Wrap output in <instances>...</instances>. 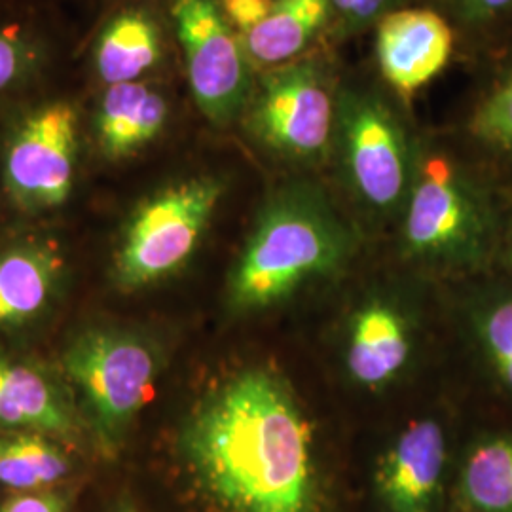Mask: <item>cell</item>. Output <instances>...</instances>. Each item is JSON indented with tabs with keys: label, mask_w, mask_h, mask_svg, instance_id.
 I'll return each mask as SVG.
<instances>
[{
	"label": "cell",
	"mask_w": 512,
	"mask_h": 512,
	"mask_svg": "<svg viewBox=\"0 0 512 512\" xmlns=\"http://www.w3.org/2000/svg\"><path fill=\"white\" fill-rule=\"evenodd\" d=\"M401 215L404 255L458 274L492 264L509 217L494 177L442 148L416 150Z\"/></svg>",
	"instance_id": "3957f363"
},
{
	"label": "cell",
	"mask_w": 512,
	"mask_h": 512,
	"mask_svg": "<svg viewBox=\"0 0 512 512\" xmlns=\"http://www.w3.org/2000/svg\"><path fill=\"white\" fill-rule=\"evenodd\" d=\"M73 471L57 440L38 433H0V486L19 492L50 490Z\"/></svg>",
	"instance_id": "d6986e66"
},
{
	"label": "cell",
	"mask_w": 512,
	"mask_h": 512,
	"mask_svg": "<svg viewBox=\"0 0 512 512\" xmlns=\"http://www.w3.org/2000/svg\"><path fill=\"white\" fill-rule=\"evenodd\" d=\"M461 497L473 512H512V435L486 437L469 450Z\"/></svg>",
	"instance_id": "ffe728a7"
},
{
	"label": "cell",
	"mask_w": 512,
	"mask_h": 512,
	"mask_svg": "<svg viewBox=\"0 0 512 512\" xmlns=\"http://www.w3.org/2000/svg\"><path fill=\"white\" fill-rule=\"evenodd\" d=\"M160 55L156 23L141 12H128L114 19L99 40L97 73L109 86L137 82L158 63Z\"/></svg>",
	"instance_id": "ac0fdd59"
},
{
	"label": "cell",
	"mask_w": 512,
	"mask_h": 512,
	"mask_svg": "<svg viewBox=\"0 0 512 512\" xmlns=\"http://www.w3.org/2000/svg\"><path fill=\"white\" fill-rule=\"evenodd\" d=\"M448 461L444 427L412 421L378 459L374 486L387 512H435Z\"/></svg>",
	"instance_id": "8fae6325"
},
{
	"label": "cell",
	"mask_w": 512,
	"mask_h": 512,
	"mask_svg": "<svg viewBox=\"0 0 512 512\" xmlns=\"http://www.w3.org/2000/svg\"><path fill=\"white\" fill-rule=\"evenodd\" d=\"M416 349L414 319L397 298L376 294L349 317L344 366L353 384L380 391L395 384Z\"/></svg>",
	"instance_id": "30bf717a"
},
{
	"label": "cell",
	"mask_w": 512,
	"mask_h": 512,
	"mask_svg": "<svg viewBox=\"0 0 512 512\" xmlns=\"http://www.w3.org/2000/svg\"><path fill=\"white\" fill-rule=\"evenodd\" d=\"M245 120L251 135L275 156L321 162L334 141L336 93L317 61H291L260 78Z\"/></svg>",
	"instance_id": "52a82bcc"
},
{
	"label": "cell",
	"mask_w": 512,
	"mask_h": 512,
	"mask_svg": "<svg viewBox=\"0 0 512 512\" xmlns=\"http://www.w3.org/2000/svg\"><path fill=\"white\" fill-rule=\"evenodd\" d=\"M332 150L357 202L380 217L403 213L416 148L378 93L357 88L336 93Z\"/></svg>",
	"instance_id": "8992f818"
},
{
	"label": "cell",
	"mask_w": 512,
	"mask_h": 512,
	"mask_svg": "<svg viewBox=\"0 0 512 512\" xmlns=\"http://www.w3.org/2000/svg\"><path fill=\"white\" fill-rule=\"evenodd\" d=\"M63 258L42 241H25L0 253V329L37 319L52 302Z\"/></svg>",
	"instance_id": "5bb4252c"
},
{
	"label": "cell",
	"mask_w": 512,
	"mask_h": 512,
	"mask_svg": "<svg viewBox=\"0 0 512 512\" xmlns=\"http://www.w3.org/2000/svg\"><path fill=\"white\" fill-rule=\"evenodd\" d=\"M0 429L73 440L82 423L59 385L40 368L0 357Z\"/></svg>",
	"instance_id": "4fadbf2b"
},
{
	"label": "cell",
	"mask_w": 512,
	"mask_h": 512,
	"mask_svg": "<svg viewBox=\"0 0 512 512\" xmlns=\"http://www.w3.org/2000/svg\"><path fill=\"white\" fill-rule=\"evenodd\" d=\"M0 512H67V501L52 490L21 492L6 499Z\"/></svg>",
	"instance_id": "d4e9b609"
},
{
	"label": "cell",
	"mask_w": 512,
	"mask_h": 512,
	"mask_svg": "<svg viewBox=\"0 0 512 512\" xmlns=\"http://www.w3.org/2000/svg\"><path fill=\"white\" fill-rule=\"evenodd\" d=\"M114 512H137V509H135L129 501H122V503L114 509Z\"/></svg>",
	"instance_id": "83f0119b"
},
{
	"label": "cell",
	"mask_w": 512,
	"mask_h": 512,
	"mask_svg": "<svg viewBox=\"0 0 512 512\" xmlns=\"http://www.w3.org/2000/svg\"><path fill=\"white\" fill-rule=\"evenodd\" d=\"M471 325L486 365L512 397V287L484 294L473 308Z\"/></svg>",
	"instance_id": "44dd1931"
},
{
	"label": "cell",
	"mask_w": 512,
	"mask_h": 512,
	"mask_svg": "<svg viewBox=\"0 0 512 512\" xmlns=\"http://www.w3.org/2000/svg\"><path fill=\"white\" fill-rule=\"evenodd\" d=\"M330 0H277L274 10L239 35L249 61L275 69L302 54L329 19Z\"/></svg>",
	"instance_id": "e0dca14e"
},
{
	"label": "cell",
	"mask_w": 512,
	"mask_h": 512,
	"mask_svg": "<svg viewBox=\"0 0 512 512\" xmlns=\"http://www.w3.org/2000/svg\"><path fill=\"white\" fill-rule=\"evenodd\" d=\"M393 0H330V8L342 18L349 31L363 29L389 14Z\"/></svg>",
	"instance_id": "603a6c76"
},
{
	"label": "cell",
	"mask_w": 512,
	"mask_h": 512,
	"mask_svg": "<svg viewBox=\"0 0 512 512\" xmlns=\"http://www.w3.org/2000/svg\"><path fill=\"white\" fill-rule=\"evenodd\" d=\"M224 184L192 177L141 203L114 256L112 275L122 291H141L181 272L202 243Z\"/></svg>",
	"instance_id": "5b68a950"
},
{
	"label": "cell",
	"mask_w": 512,
	"mask_h": 512,
	"mask_svg": "<svg viewBox=\"0 0 512 512\" xmlns=\"http://www.w3.org/2000/svg\"><path fill=\"white\" fill-rule=\"evenodd\" d=\"M497 256H503V260L507 262V266L512 272V213H509V217H507L505 232H503L501 245H499V255Z\"/></svg>",
	"instance_id": "4316f807"
},
{
	"label": "cell",
	"mask_w": 512,
	"mask_h": 512,
	"mask_svg": "<svg viewBox=\"0 0 512 512\" xmlns=\"http://www.w3.org/2000/svg\"><path fill=\"white\" fill-rule=\"evenodd\" d=\"M167 101L143 82L110 86L97 112V139L105 156L128 158L150 145L167 122Z\"/></svg>",
	"instance_id": "9a60e30c"
},
{
	"label": "cell",
	"mask_w": 512,
	"mask_h": 512,
	"mask_svg": "<svg viewBox=\"0 0 512 512\" xmlns=\"http://www.w3.org/2000/svg\"><path fill=\"white\" fill-rule=\"evenodd\" d=\"M454 52L450 23L433 10H393L378 21L376 57L385 80L401 93L418 92L448 65Z\"/></svg>",
	"instance_id": "7c38bea8"
},
{
	"label": "cell",
	"mask_w": 512,
	"mask_h": 512,
	"mask_svg": "<svg viewBox=\"0 0 512 512\" xmlns=\"http://www.w3.org/2000/svg\"><path fill=\"white\" fill-rule=\"evenodd\" d=\"M63 370L103 454H116L162 370L160 348L139 332L92 329L63 353Z\"/></svg>",
	"instance_id": "277c9868"
},
{
	"label": "cell",
	"mask_w": 512,
	"mask_h": 512,
	"mask_svg": "<svg viewBox=\"0 0 512 512\" xmlns=\"http://www.w3.org/2000/svg\"><path fill=\"white\" fill-rule=\"evenodd\" d=\"M355 251V236L317 184L293 181L275 188L226 287L234 313L274 308L302 287L338 274Z\"/></svg>",
	"instance_id": "7a4b0ae2"
},
{
	"label": "cell",
	"mask_w": 512,
	"mask_h": 512,
	"mask_svg": "<svg viewBox=\"0 0 512 512\" xmlns=\"http://www.w3.org/2000/svg\"><path fill=\"white\" fill-rule=\"evenodd\" d=\"M78 116L69 103H52L29 114L4 156V184L25 211H48L73 190Z\"/></svg>",
	"instance_id": "9c48e42d"
},
{
	"label": "cell",
	"mask_w": 512,
	"mask_h": 512,
	"mask_svg": "<svg viewBox=\"0 0 512 512\" xmlns=\"http://www.w3.org/2000/svg\"><path fill=\"white\" fill-rule=\"evenodd\" d=\"M173 18L190 88L203 116L215 126L232 124L247 110L255 92L253 63L238 31L217 0H177Z\"/></svg>",
	"instance_id": "ba28073f"
},
{
	"label": "cell",
	"mask_w": 512,
	"mask_h": 512,
	"mask_svg": "<svg viewBox=\"0 0 512 512\" xmlns=\"http://www.w3.org/2000/svg\"><path fill=\"white\" fill-rule=\"evenodd\" d=\"M179 458L211 512H329L310 421L274 368H243L184 421Z\"/></svg>",
	"instance_id": "6da1fadb"
},
{
	"label": "cell",
	"mask_w": 512,
	"mask_h": 512,
	"mask_svg": "<svg viewBox=\"0 0 512 512\" xmlns=\"http://www.w3.org/2000/svg\"><path fill=\"white\" fill-rule=\"evenodd\" d=\"M27 67L25 46L16 38L0 35V92L10 88Z\"/></svg>",
	"instance_id": "484cf974"
},
{
	"label": "cell",
	"mask_w": 512,
	"mask_h": 512,
	"mask_svg": "<svg viewBox=\"0 0 512 512\" xmlns=\"http://www.w3.org/2000/svg\"><path fill=\"white\" fill-rule=\"evenodd\" d=\"M494 55L465 120V137L476 152L512 173V38Z\"/></svg>",
	"instance_id": "2e32d148"
},
{
	"label": "cell",
	"mask_w": 512,
	"mask_h": 512,
	"mask_svg": "<svg viewBox=\"0 0 512 512\" xmlns=\"http://www.w3.org/2000/svg\"><path fill=\"white\" fill-rule=\"evenodd\" d=\"M277 0H220V8L239 35L251 31L274 10Z\"/></svg>",
	"instance_id": "cb8c5ba5"
},
{
	"label": "cell",
	"mask_w": 512,
	"mask_h": 512,
	"mask_svg": "<svg viewBox=\"0 0 512 512\" xmlns=\"http://www.w3.org/2000/svg\"><path fill=\"white\" fill-rule=\"evenodd\" d=\"M459 23L475 33L488 35L512 23V0H446Z\"/></svg>",
	"instance_id": "7402d4cb"
}]
</instances>
